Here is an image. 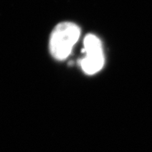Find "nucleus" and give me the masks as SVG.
<instances>
[{"label":"nucleus","mask_w":152,"mask_h":152,"mask_svg":"<svg viewBox=\"0 0 152 152\" xmlns=\"http://www.w3.org/2000/svg\"><path fill=\"white\" fill-rule=\"evenodd\" d=\"M85 56L80 59L79 64L87 75H94L99 72L104 65V55L102 42L93 34H88L84 39Z\"/></svg>","instance_id":"2"},{"label":"nucleus","mask_w":152,"mask_h":152,"mask_svg":"<svg viewBox=\"0 0 152 152\" xmlns=\"http://www.w3.org/2000/svg\"><path fill=\"white\" fill-rule=\"evenodd\" d=\"M80 34V28L73 23L63 22L57 25L49 40L51 55L58 61L66 59L79 39Z\"/></svg>","instance_id":"1"}]
</instances>
